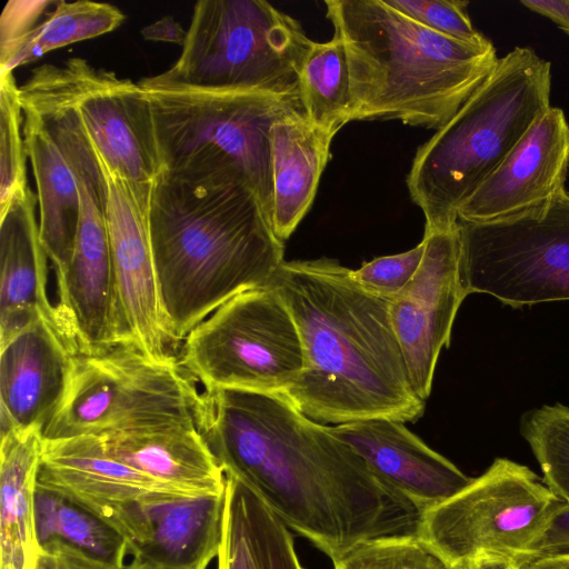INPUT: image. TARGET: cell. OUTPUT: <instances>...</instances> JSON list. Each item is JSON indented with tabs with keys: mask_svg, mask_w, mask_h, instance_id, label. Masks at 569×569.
Wrapping results in <instances>:
<instances>
[{
	"mask_svg": "<svg viewBox=\"0 0 569 569\" xmlns=\"http://www.w3.org/2000/svg\"><path fill=\"white\" fill-rule=\"evenodd\" d=\"M54 0H10L0 17V49L27 34L51 8Z\"/></svg>",
	"mask_w": 569,
	"mask_h": 569,
	"instance_id": "836d02e7",
	"label": "cell"
},
{
	"mask_svg": "<svg viewBox=\"0 0 569 569\" xmlns=\"http://www.w3.org/2000/svg\"><path fill=\"white\" fill-rule=\"evenodd\" d=\"M122 569H160V568L151 567V566L140 563V562L132 560L129 565H126Z\"/></svg>",
	"mask_w": 569,
	"mask_h": 569,
	"instance_id": "60d3db41",
	"label": "cell"
},
{
	"mask_svg": "<svg viewBox=\"0 0 569 569\" xmlns=\"http://www.w3.org/2000/svg\"><path fill=\"white\" fill-rule=\"evenodd\" d=\"M93 151L106 181V220L122 343L150 357L171 356L176 343L160 297L148 212L138 204L129 182Z\"/></svg>",
	"mask_w": 569,
	"mask_h": 569,
	"instance_id": "9a60e30c",
	"label": "cell"
},
{
	"mask_svg": "<svg viewBox=\"0 0 569 569\" xmlns=\"http://www.w3.org/2000/svg\"><path fill=\"white\" fill-rule=\"evenodd\" d=\"M124 14L103 2L54 0L38 23L21 39L0 49V71L30 63L51 50L116 30Z\"/></svg>",
	"mask_w": 569,
	"mask_h": 569,
	"instance_id": "4316f807",
	"label": "cell"
},
{
	"mask_svg": "<svg viewBox=\"0 0 569 569\" xmlns=\"http://www.w3.org/2000/svg\"><path fill=\"white\" fill-rule=\"evenodd\" d=\"M32 569H117L62 543L38 549Z\"/></svg>",
	"mask_w": 569,
	"mask_h": 569,
	"instance_id": "d590c367",
	"label": "cell"
},
{
	"mask_svg": "<svg viewBox=\"0 0 569 569\" xmlns=\"http://www.w3.org/2000/svg\"><path fill=\"white\" fill-rule=\"evenodd\" d=\"M298 89L307 118L319 130L335 137L351 121L348 60L336 36L312 42L299 70Z\"/></svg>",
	"mask_w": 569,
	"mask_h": 569,
	"instance_id": "83f0119b",
	"label": "cell"
},
{
	"mask_svg": "<svg viewBox=\"0 0 569 569\" xmlns=\"http://www.w3.org/2000/svg\"><path fill=\"white\" fill-rule=\"evenodd\" d=\"M425 254L408 284L390 299V317L412 388L426 401L438 357L450 345L457 311L467 297L460 280L457 226L425 231Z\"/></svg>",
	"mask_w": 569,
	"mask_h": 569,
	"instance_id": "2e32d148",
	"label": "cell"
},
{
	"mask_svg": "<svg viewBox=\"0 0 569 569\" xmlns=\"http://www.w3.org/2000/svg\"><path fill=\"white\" fill-rule=\"evenodd\" d=\"M568 167L569 124L551 107L460 206L458 220L485 223L538 208L565 190Z\"/></svg>",
	"mask_w": 569,
	"mask_h": 569,
	"instance_id": "e0dca14e",
	"label": "cell"
},
{
	"mask_svg": "<svg viewBox=\"0 0 569 569\" xmlns=\"http://www.w3.org/2000/svg\"><path fill=\"white\" fill-rule=\"evenodd\" d=\"M76 345L52 320L39 317L1 342V437L44 430L67 385Z\"/></svg>",
	"mask_w": 569,
	"mask_h": 569,
	"instance_id": "ac0fdd59",
	"label": "cell"
},
{
	"mask_svg": "<svg viewBox=\"0 0 569 569\" xmlns=\"http://www.w3.org/2000/svg\"><path fill=\"white\" fill-rule=\"evenodd\" d=\"M332 139L309 121L303 108L288 112L272 126L270 223L282 242L312 206Z\"/></svg>",
	"mask_w": 569,
	"mask_h": 569,
	"instance_id": "603a6c76",
	"label": "cell"
},
{
	"mask_svg": "<svg viewBox=\"0 0 569 569\" xmlns=\"http://www.w3.org/2000/svg\"><path fill=\"white\" fill-rule=\"evenodd\" d=\"M517 569H569V552L522 555Z\"/></svg>",
	"mask_w": 569,
	"mask_h": 569,
	"instance_id": "f35d334b",
	"label": "cell"
},
{
	"mask_svg": "<svg viewBox=\"0 0 569 569\" xmlns=\"http://www.w3.org/2000/svg\"><path fill=\"white\" fill-rule=\"evenodd\" d=\"M196 422L224 475L331 560L358 541L418 530L421 512L281 393L204 389Z\"/></svg>",
	"mask_w": 569,
	"mask_h": 569,
	"instance_id": "6da1fadb",
	"label": "cell"
},
{
	"mask_svg": "<svg viewBox=\"0 0 569 569\" xmlns=\"http://www.w3.org/2000/svg\"><path fill=\"white\" fill-rule=\"evenodd\" d=\"M81 507L116 529L137 562L160 569H207L218 556L224 493L151 491Z\"/></svg>",
	"mask_w": 569,
	"mask_h": 569,
	"instance_id": "5bb4252c",
	"label": "cell"
},
{
	"mask_svg": "<svg viewBox=\"0 0 569 569\" xmlns=\"http://www.w3.org/2000/svg\"><path fill=\"white\" fill-rule=\"evenodd\" d=\"M218 569H305L287 525L247 485L226 475Z\"/></svg>",
	"mask_w": 569,
	"mask_h": 569,
	"instance_id": "cb8c5ba5",
	"label": "cell"
},
{
	"mask_svg": "<svg viewBox=\"0 0 569 569\" xmlns=\"http://www.w3.org/2000/svg\"><path fill=\"white\" fill-rule=\"evenodd\" d=\"M520 3L527 9L549 18L569 34V0H522Z\"/></svg>",
	"mask_w": 569,
	"mask_h": 569,
	"instance_id": "74e56055",
	"label": "cell"
},
{
	"mask_svg": "<svg viewBox=\"0 0 569 569\" xmlns=\"http://www.w3.org/2000/svg\"><path fill=\"white\" fill-rule=\"evenodd\" d=\"M312 42L298 20L264 0H200L178 60L139 84L299 94Z\"/></svg>",
	"mask_w": 569,
	"mask_h": 569,
	"instance_id": "52a82bcc",
	"label": "cell"
},
{
	"mask_svg": "<svg viewBox=\"0 0 569 569\" xmlns=\"http://www.w3.org/2000/svg\"><path fill=\"white\" fill-rule=\"evenodd\" d=\"M110 457L190 495H223L226 475L196 420L97 436Z\"/></svg>",
	"mask_w": 569,
	"mask_h": 569,
	"instance_id": "44dd1931",
	"label": "cell"
},
{
	"mask_svg": "<svg viewBox=\"0 0 569 569\" xmlns=\"http://www.w3.org/2000/svg\"><path fill=\"white\" fill-rule=\"evenodd\" d=\"M391 7L418 23L446 37L481 44L488 41L469 18L468 1L462 0H386Z\"/></svg>",
	"mask_w": 569,
	"mask_h": 569,
	"instance_id": "1f68e13d",
	"label": "cell"
},
{
	"mask_svg": "<svg viewBox=\"0 0 569 569\" xmlns=\"http://www.w3.org/2000/svg\"><path fill=\"white\" fill-rule=\"evenodd\" d=\"M148 230L174 343L237 295L270 286L284 261L262 204L231 172L161 171Z\"/></svg>",
	"mask_w": 569,
	"mask_h": 569,
	"instance_id": "3957f363",
	"label": "cell"
},
{
	"mask_svg": "<svg viewBox=\"0 0 569 569\" xmlns=\"http://www.w3.org/2000/svg\"><path fill=\"white\" fill-rule=\"evenodd\" d=\"M201 391L173 355L132 346L73 356L44 439L109 436L196 420Z\"/></svg>",
	"mask_w": 569,
	"mask_h": 569,
	"instance_id": "ba28073f",
	"label": "cell"
},
{
	"mask_svg": "<svg viewBox=\"0 0 569 569\" xmlns=\"http://www.w3.org/2000/svg\"><path fill=\"white\" fill-rule=\"evenodd\" d=\"M551 63L517 47L456 114L422 143L407 177L425 231L458 224V209L551 108Z\"/></svg>",
	"mask_w": 569,
	"mask_h": 569,
	"instance_id": "5b68a950",
	"label": "cell"
},
{
	"mask_svg": "<svg viewBox=\"0 0 569 569\" xmlns=\"http://www.w3.org/2000/svg\"><path fill=\"white\" fill-rule=\"evenodd\" d=\"M47 127L71 163L81 203L64 292L57 308L80 352L103 351L123 345L106 220V181L93 149L77 127L60 120Z\"/></svg>",
	"mask_w": 569,
	"mask_h": 569,
	"instance_id": "4fadbf2b",
	"label": "cell"
},
{
	"mask_svg": "<svg viewBox=\"0 0 569 569\" xmlns=\"http://www.w3.org/2000/svg\"><path fill=\"white\" fill-rule=\"evenodd\" d=\"M562 502L527 466L497 458L460 492L422 512L417 532L455 567L485 555L519 558Z\"/></svg>",
	"mask_w": 569,
	"mask_h": 569,
	"instance_id": "7c38bea8",
	"label": "cell"
},
{
	"mask_svg": "<svg viewBox=\"0 0 569 569\" xmlns=\"http://www.w3.org/2000/svg\"><path fill=\"white\" fill-rule=\"evenodd\" d=\"M520 430L543 475L546 486L569 503V408L542 406L526 412Z\"/></svg>",
	"mask_w": 569,
	"mask_h": 569,
	"instance_id": "f1b7e54d",
	"label": "cell"
},
{
	"mask_svg": "<svg viewBox=\"0 0 569 569\" xmlns=\"http://www.w3.org/2000/svg\"><path fill=\"white\" fill-rule=\"evenodd\" d=\"M518 558L502 556V555H485L480 556L468 563L461 569H517Z\"/></svg>",
	"mask_w": 569,
	"mask_h": 569,
	"instance_id": "ab89813d",
	"label": "cell"
},
{
	"mask_svg": "<svg viewBox=\"0 0 569 569\" xmlns=\"http://www.w3.org/2000/svg\"><path fill=\"white\" fill-rule=\"evenodd\" d=\"M331 561L333 569H461L418 532L365 539Z\"/></svg>",
	"mask_w": 569,
	"mask_h": 569,
	"instance_id": "f546056e",
	"label": "cell"
},
{
	"mask_svg": "<svg viewBox=\"0 0 569 569\" xmlns=\"http://www.w3.org/2000/svg\"><path fill=\"white\" fill-rule=\"evenodd\" d=\"M569 552V503L562 502L550 516L525 555Z\"/></svg>",
	"mask_w": 569,
	"mask_h": 569,
	"instance_id": "e575fe53",
	"label": "cell"
},
{
	"mask_svg": "<svg viewBox=\"0 0 569 569\" xmlns=\"http://www.w3.org/2000/svg\"><path fill=\"white\" fill-rule=\"evenodd\" d=\"M23 137L39 204V233L61 300L80 218V193L71 163L43 121L23 111Z\"/></svg>",
	"mask_w": 569,
	"mask_h": 569,
	"instance_id": "7402d4cb",
	"label": "cell"
},
{
	"mask_svg": "<svg viewBox=\"0 0 569 569\" xmlns=\"http://www.w3.org/2000/svg\"><path fill=\"white\" fill-rule=\"evenodd\" d=\"M38 549L62 543L117 569H122L128 548L123 537L104 520L37 482L33 507Z\"/></svg>",
	"mask_w": 569,
	"mask_h": 569,
	"instance_id": "484cf974",
	"label": "cell"
},
{
	"mask_svg": "<svg viewBox=\"0 0 569 569\" xmlns=\"http://www.w3.org/2000/svg\"><path fill=\"white\" fill-rule=\"evenodd\" d=\"M300 333L305 368L283 395L319 423L416 421L415 392L390 317V299L357 283L337 260L283 261L271 284Z\"/></svg>",
	"mask_w": 569,
	"mask_h": 569,
	"instance_id": "7a4b0ae2",
	"label": "cell"
},
{
	"mask_svg": "<svg viewBox=\"0 0 569 569\" xmlns=\"http://www.w3.org/2000/svg\"><path fill=\"white\" fill-rule=\"evenodd\" d=\"M19 87L11 71H0V213L28 187Z\"/></svg>",
	"mask_w": 569,
	"mask_h": 569,
	"instance_id": "4dcf8cb0",
	"label": "cell"
},
{
	"mask_svg": "<svg viewBox=\"0 0 569 569\" xmlns=\"http://www.w3.org/2000/svg\"><path fill=\"white\" fill-rule=\"evenodd\" d=\"M43 449V429L32 427L1 437V569H32L38 552L33 507Z\"/></svg>",
	"mask_w": 569,
	"mask_h": 569,
	"instance_id": "d4e9b609",
	"label": "cell"
},
{
	"mask_svg": "<svg viewBox=\"0 0 569 569\" xmlns=\"http://www.w3.org/2000/svg\"><path fill=\"white\" fill-rule=\"evenodd\" d=\"M162 171L231 172L270 219L271 129L303 108L300 94L197 88L144 89Z\"/></svg>",
	"mask_w": 569,
	"mask_h": 569,
	"instance_id": "8992f818",
	"label": "cell"
},
{
	"mask_svg": "<svg viewBox=\"0 0 569 569\" xmlns=\"http://www.w3.org/2000/svg\"><path fill=\"white\" fill-rule=\"evenodd\" d=\"M459 222L466 295L488 293L513 308L569 300V192L515 217Z\"/></svg>",
	"mask_w": 569,
	"mask_h": 569,
	"instance_id": "8fae6325",
	"label": "cell"
},
{
	"mask_svg": "<svg viewBox=\"0 0 569 569\" xmlns=\"http://www.w3.org/2000/svg\"><path fill=\"white\" fill-rule=\"evenodd\" d=\"M187 32L188 30L173 17L166 16L144 27L141 30V36L144 40L172 42L182 47L187 39Z\"/></svg>",
	"mask_w": 569,
	"mask_h": 569,
	"instance_id": "8d00e7d4",
	"label": "cell"
},
{
	"mask_svg": "<svg viewBox=\"0 0 569 569\" xmlns=\"http://www.w3.org/2000/svg\"><path fill=\"white\" fill-rule=\"evenodd\" d=\"M22 110L69 118L103 161L130 184L148 212L152 184L162 171L147 91L130 79L74 57L42 64L19 87Z\"/></svg>",
	"mask_w": 569,
	"mask_h": 569,
	"instance_id": "9c48e42d",
	"label": "cell"
},
{
	"mask_svg": "<svg viewBox=\"0 0 569 569\" xmlns=\"http://www.w3.org/2000/svg\"><path fill=\"white\" fill-rule=\"evenodd\" d=\"M425 254V241L412 249L376 258L352 270L353 280L367 291L392 299L412 279Z\"/></svg>",
	"mask_w": 569,
	"mask_h": 569,
	"instance_id": "d6a6232c",
	"label": "cell"
},
{
	"mask_svg": "<svg viewBox=\"0 0 569 569\" xmlns=\"http://www.w3.org/2000/svg\"><path fill=\"white\" fill-rule=\"evenodd\" d=\"M204 389L284 393L305 368L295 319L279 292L237 295L183 339L178 359Z\"/></svg>",
	"mask_w": 569,
	"mask_h": 569,
	"instance_id": "30bf717a",
	"label": "cell"
},
{
	"mask_svg": "<svg viewBox=\"0 0 569 569\" xmlns=\"http://www.w3.org/2000/svg\"><path fill=\"white\" fill-rule=\"evenodd\" d=\"M373 475L421 513L453 497L473 478L428 447L405 422L372 418L329 426Z\"/></svg>",
	"mask_w": 569,
	"mask_h": 569,
	"instance_id": "d6986e66",
	"label": "cell"
},
{
	"mask_svg": "<svg viewBox=\"0 0 569 569\" xmlns=\"http://www.w3.org/2000/svg\"><path fill=\"white\" fill-rule=\"evenodd\" d=\"M349 67L351 121L400 120L438 130L497 66L493 44L418 23L386 0H326Z\"/></svg>",
	"mask_w": 569,
	"mask_h": 569,
	"instance_id": "277c9868",
	"label": "cell"
},
{
	"mask_svg": "<svg viewBox=\"0 0 569 569\" xmlns=\"http://www.w3.org/2000/svg\"><path fill=\"white\" fill-rule=\"evenodd\" d=\"M37 203V194L28 187L0 213V342L46 317L79 349L74 335L49 297V258L36 221Z\"/></svg>",
	"mask_w": 569,
	"mask_h": 569,
	"instance_id": "ffe728a7",
	"label": "cell"
}]
</instances>
